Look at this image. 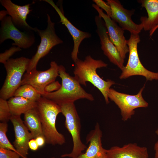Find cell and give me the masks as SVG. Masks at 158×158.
<instances>
[{
    "mask_svg": "<svg viewBox=\"0 0 158 158\" xmlns=\"http://www.w3.org/2000/svg\"><path fill=\"white\" fill-rule=\"evenodd\" d=\"M74 63V77L80 84L86 86L87 82H90L100 91L106 104L109 103L108 92L115 83L111 80H103L96 72L97 69L107 67L108 64L101 60L94 59L90 55L87 56L83 61L78 59Z\"/></svg>",
    "mask_w": 158,
    "mask_h": 158,
    "instance_id": "6da1fadb",
    "label": "cell"
},
{
    "mask_svg": "<svg viewBox=\"0 0 158 158\" xmlns=\"http://www.w3.org/2000/svg\"><path fill=\"white\" fill-rule=\"evenodd\" d=\"M36 109L40 117L46 143L53 145H62L66 142L64 135L56 129V120L61 113L59 105L41 97L37 102Z\"/></svg>",
    "mask_w": 158,
    "mask_h": 158,
    "instance_id": "7a4b0ae2",
    "label": "cell"
},
{
    "mask_svg": "<svg viewBox=\"0 0 158 158\" xmlns=\"http://www.w3.org/2000/svg\"><path fill=\"white\" fill-rule=\"evenodd\" d=\"M59 76L61 79L60 88L54 92L44 93L42 97L52 101L58 105L67 102H74L78 99L94 100L92 95L87 92L74 77L66 72L65 67L59 65Z\"/></svg>",
    "mask_w": 158,
    "mask_h": 158,
    "instance_id": "3957f363",
    "label": "cell"
},
{
    "mask_svg": "<svg viewBox=\"0 0 158 158\" xmlns=\"http://www.w3.org/2000/svg\"><path fill=\"white\" fill-rule=\"evenodd\" d=\"M59 105L61 113L65 117V126L71 136L73 145L70 153L63 154L61 157L75 158L87 148V146L83 143L81 139L80 119L74 102L64 103Z\"/></svg>",
    "mask_w": 158,
    "mask_h": 158,
    "instance_id": "277c9868",
    "label": "cell"
},
{
    "mask_svg": "<svg viewBox=\"0 0 158 158\" xmlns=\"http://www.w3.org/2000/svg\"><path fill=\"white\" fill-rule=\"evenodd\" d=\"M30 60V59L24 57L10 58L4 64L6 75L0 90V98L7 100L13 97L15 91L21 86Z\"/></svg>",
    "mask_w": 158,
    "mask_h": 158,
    "instance_id": "5b68a950",
    "label": "cell"
},
{
    "mask_svg": "<svg viewBox=\"0 0 158 158\" xmlns=\"http://www.w3.org/2000/svg\"><path fill=\"white\" fill-rule=\"evenodd\" d=\"M140 41L139 34H130L129 39L127 40L129 49V56L127 63L121 70L119 76L120 79H125L135 75L142 76L147 80H158V72L149 71L141 63L139 57L138 45Z\"/></svg>",
    "mask_w": 158,
    "mask_h": 158,
    "instance_id": "8992f818",
    "label": "cell"
},
{
    "mask_svg": "<svg viewBox=\"0 0 158 158\" xmlns=\"http://www.w3.org/2000/svg\"><path fill=\"white\" fill-rule=\"evenodd\" d=\"M54 27V23L52 22L50 16L47 14L46 28L44 30L37 29L36 32L41 38V42L36 53L30 59L27 72L37 69L40 59L47 54L54 46L63 43V41L57 35Z\"/></svg>",
    "mask_w": 158,
    "mask_h": 158,
    "instance_id": "52a82bcc",
    "label": "cell"
},
{
    "mask_svg": "<svg viewBox=\"0 0 158 158\" xmlns=\"http://www.w3.org/2000/svg\"><path fill=\"white\" fill-rule=\"evenodd\" d=\"M144 87L145 85L137 94L134 95L120 92L112 88L109 90L108 97L120 109L121 119L123 121L131 118L135 114V109L148 107V104L144 100L142 95Z\"/></svg>",
    "mask_w": 158,
    "mask_h": 158,
    "instance_id": "ba28073f",
    "label": "cell"
},
{
    "mask_svg": "<svg viewBox=\"0 0 158 158\" xmlns=\"http://www.w3.org/2000/svg\"><path fill=\"white\" fill-rule=\"evenodd\" d=\"M32 31L22 32L16 27L11 18L7 16L1 21L0 30V44L7 39L14 42L12 44L24 49L31 47L35 43V37Z\"/></svg>",
    "mask_w": 158,
    "mask_h": 158,
    "instance_id": "9c48e42d",
    "label": "cell"
},
{
    "mask_svg": "<svg viewBox=\"0 0 158 158\" xmlns=\"http://www.w3.org/2000/svg\"><path fill=\"white\" fill-rule=\"evenodd\" d=\"M59 65L55 61H52L49 68L44 71L37 69L23 75L21 85L28 84L33 87L41 95L45 93L44 88L50 83L55 81L59 76Z\"/></svg>",
    "mask_w": 158,
    "mask_h": 158,
    "instance_id": "30bf717a",
    "label": "cell"
},
{
    "mask_svg": "<svg viewBox=\"0 0 158 158\" xmlns=\"http://www.w3.org/2000/svg\"><path fill=\"white\" fill-rule=\"evenodd\" d=\"M95 21L96 32L100 40L101 48L109 61L122 70L124 60L122 58L117 48L110 40L105 23L99 15L96 16Z\"/></svg>",
    "mask_w": 158,
    "mask_h": 158,
    "instance_id": "8fae6325",
    "label": "cell"
},
{
    "mask_svg": "<svg viewBox=\"0 0 158 158\" xmlns=\"http://www.w3.org/2000/svg\"><path fill=\"white\" fill-rule=\"evenodd\" d=\"M111 10V18L124 30L129 31L130 34H138L143 29L142 23L137 24L131 18L134 11L129 10L124 8L120 2L116 0H107Z\"/></svg>",
    "mask_w": 158,
    "mask_h": 158,
    "instance_id": "7c38bea8",
    "label": "cell"
},
{
    "mask_svg": "<svg viewBox=\"0 0 158 158\" xmlns=\"http://www.w3.org/2000/svg\"><path fill=\"white\" fill-rule=\"evenodd\" d=\"M92 6L104 20L110 40L117 48L122 58L124 60L126 54L129 52V49L127 40L124 35V30L96 4H93Z\"/></svg>",
    "mask_w": 158,
    "mask_h": 158,
    "instance_id": "4fadbf2b",
    "label": "cell"
},
{
    "mask_svg": "<svg viewBox=\"0 0 158 158\" xmlns=\"http://www.w3.org/2000/svg\"><path fill=\"white\" fill-rule=\"evenodd\" d=\"M14 128L15 139L13 146L20 157L28 158V143L33 138L22 120L20 116L12 115L10 120Z\"/></svg>",
    "mask_w": 158,
    "mask_h": 158,
    "instance_id": "5bb4252c",
    "label": "cell"
},
{
    "mask_svg": "<svg viewBox=\"0 0 158 158\" xmlns=\"http://www.w3.org/2000/svg\"><path fill=\"white\" fill-rule=\"evenodd\" d=\"M102 133L99 124L97 123L93 129L87 134L86 138L88 147L85 153L75 158H109L106 149L102 145Z\"/></svg>",
    "mask_w": 158,
    "mask_h": 158,
    "instance_id": "9a60e30c",
    "label": "cell"
},
{
    "mask_svg": "<svg viewBox=\"0 0 158 158\" xmlns=\"http://www.w3.org/2000/svg\"><path fill=\"white\" fill-rule=\"evenodd\" d=\"M50 4L58 14L60 18V22L64 25L71 35L73 41V47L71 53L72 60L75 62L78 58V55L80 45L85 39L90 38L91 35L88 32L82 31L77 28L65 16L63 11L52 0H44Z\"/></svg>",
    "mask_w": 158,
    "mask_h": 158,
    "instance_id": "2e32d148",
    "label": "cell"
},
{
    "mask_svg": "<svg viewBox=\"0 0 158 158\" xmlns=\"http://www.w3.org/2000/svg\"><path fill=\"white\" fill-rule=\"evenodd\" d=\"M0 2L7 11L15 26L36 32L37 28L31 27L26 21L28 15L31 11L30 9L31 4L21 6L13 3L11 0H0Z\"/></svg>",
    "mask_w": 158,
    "mask_h": 158,
    "instance_id": "e0dca14e",
    "label": "cell"
},
{
    "mask_svg": "<svg viewBox=\"0 0 158 158\" xmlns=\"http://www.w3.org/2000/svg\"><path fill=\"white\" fill-rule=\"evenodd\" d=\"M109 158H148L147 148L136 143H129L122 147L114 146L106 149Z\"/></svg>",
    "mask_w": 158,
    "mask_h": 158,
    "instance_id": "ac0fdd59",
    "label": "cell"
},
{
    "mask_svg": "<svg viewBox=\"0 0 158 158\" xmlns=\"http://www.w3.org/2000/svg\"><path fill=\"white\" fill-rule=\"evenodd\" d=\"M138 2L146 9L148 16H142L140 21L145 31H150L158 25V0H140Z\"/></svg>",
    "mask_w": 158,
    "mask_h": 158,
    "instance_id": "d6986e66",
    "label": "cell"
},
{
    "mask_svg": "<svg viewBox=\"0 0 158 158\" xmlns=\"http://www.w3.org/2000/svg\"><path fill=\"white\" fill-rule=\"evenodd\" d=\"M8 103L12 115L20 116L29 110L36 108L37 102L20 97H12Z\"/></svg>",
    "mask_w": 158,
    "mask_h": 158,
    "instance_id": "ffe728a7",
    "label": "cell"
},
{
    "mask_svg": "<svg viewBox=\"0 0 158 158\" xmlns=\"http://www.w3.org/2000/svg\"><path fill=\"white\" fill-rule=\"evenodd\" d=\"M24 119L25 125L33 138L35 139L39 136H44L40 117L35 108L24 114Z\"/></svg>",
    "mask_w": 158,
    "mask_h": 158,
    "instance_id": "44dd1931",
    "label": "cell"
},
{
    "mask_svg": "<svg viewBox=\"0 0 158 158\" xmlns=\"http://www.w3.org/2000/svg\"><path fill=\"white\" fill-rule=\"evenodd\" d=\"M13 97H20L37 102L42 97L33 87L28 84L20 86L15 91Z\"/></svg>",
    "mask_w": 158,
    "mask_h": 158,
    "instance_id": "7402d4cb",
    "label": "cell"
},
{
    "mask_svg": "<svg viewBox=\"0 0 158 158\" xmlns=\"http://www.w3.org/2000/svg\"><path fill=\"white\" fill-rule=\"evenodd\" d=\"M8 127L7 123H0V147L12 150L18 153L14 146L11 143L7 137L6 133L8 130Z\"/></svg>",
    "mask_w": 158,
    "mask_h": 158,
    "instance_id": "603a6c76",
    "label": "cell"
},
{
    "mask_svg": "<svg viewBox=\"0 0 158 158\" xmlns=\"http://www.w3.org/2000/svg\"><path fill=\"white\" fill-rule=\"evenodd\" d=\"M12 115L7 100L0 98V121L7 123L10 120Z\"/></svg>",
    "mask_w": 158,
    "mask_h": 158,
    "instance_id": "cb8c5ba5",
    "label": "cell"
},
{
    "mask_svg": "<svg viewBox=\"0 0 158 158\" xmlns=\"http://www.w3.org/2000/svg\"><path fill=\"white\" fill-rule=\"evenodd\" d=\"M21 50V48L18 47L13 46L11 47L4 52L0 53V63L4 64L15 53Z\"/></svg>",
    "mask_w": 158,
    "mask_h": 158,
    "instance_id": "d4e9b609",
    "label": "cell"
},
{
    "mask_svg": "<svg viewBox=\"0 0 158 158\" xmlns=\"http://www.w3.org/2000/svg\"><path fill=\"white\" fill-rule=\"evenodd\" d=\"M20 157L15 151L0 147V158H20Z\"/></svg>",
    "mask_w": 158,
    "mask_h": 158,
    "instance_id": "484cf974",
    "label": "cell"
},
{
    "mask_svg": "<svg viewBox=\"0 0 158 158\" xmlns=\"http://www.w3.org/2000/svg\"><path fill=\"white\" fill-rule=\"evenodd\" d=\"M92 1L99 8L105 11L107 14L111 18V8L107 2L102 0H93Z\"/></svg>",
    "mask_w": 158,
    "mask_h": 158,
    "instance_id": "4316f807",
    "label": "cell"
},
{
    "mask_svg": "<svg viewBox=\"0 0 158 158\" xmlns=\"http://www.w3.org/2000/svg\"><path fill=\"white\" fill-rule=\"evenodd\" d=\"M60 84L58 81H54L48 85L44 88L45 92L50 93L58 90L61 87Z\"/></svg>",
    "mask_w": 158,
    "mask_h": 158,
    "instance_id": "83f0119b",
    "label": "cell"
},
{
    "mask_svg": "<svg viewBox=\"0 0 158 158\" xmlns=\"http://www.w3.org/2000/svg\"><path fill=\"white\" fill-rule=\"evenodd\" d=\"M28 146L29 148L33 151L37 150L39 147L35 139L34 138L30 140L28 143Z\"/></svg>",
    "mask_w": 158,
    "mask_h": 158,
    "instance_id": "f1b7e54d",
    "label": "cell"
},
{
    "mask_svg": "<svg viewBox=\"0 0 158 158\" xmlns=\"http://www.w3.org/2000/svg\"><path fill=\"white\" fill-rule=\"evenodd\" d=\"M35 139L39 147L43 146L46 143L45 139L43 136H39L35 138Z\"/></svg>",
    "mask_w": 158,
    "mask_h": 158,
    "instance_id": "f546056e",
    "label": "cell"
},
{
    "mask_svg": "<svg viewBox=\"0 0 158 158\" xmlns=\"http://www.w3.org/2000/svg\"><path fill=\"white\" fill-rule=\"evenodd\" d=\"M155 133L158 136V128L156 130ZM154 150L155 152L154 158H158V141L154 145Z\"/></svg>",
    "mask_w": 158,
    "mask_h": 158,
    "instance_id": "4dcf8cb0",
    "label": "cell"
},
{
    "mask_svg": "<svg viewBox=\"0 0 158 158\" xmlns=\"http://www.w3.org/2000/svg\"><path fill=\"white\" fill-rule=\"evenodd\" d=\"M8 15V13L6 10H3L0 11V20L1 21L7 15Z\"/></svg>",
    "mask_w": 158,
    "mask_h": 158,
    "instance_id": "1f68e13d",
    "label": "cell"
},
{
    "mask_svg": "<svg viewBox=\"0 0 158 158\" xmlns=\"http://www.w3.org/2000/svg\"><path fill=\"white\" fill-rule=\"evenodd\" d=\"M158 28V25L156 26L153 29L150 31V36L151 37L153 34L154 33L155 31Z\"/></svg>",
    "mask_w": 158,
    "mask_h": 158,
    "instance_id": "d6a6232c",
    "label": "cell"
},
{
    "mask_svg": "<svg viewBox=\"0 0 158 158\" xmlns=\"http://www.w3.org/2000/svg\"><path fill=\"white\" fill-rule=\"evenodd\" d=\"M54 158V157H52V158Z\"/></svg>",
    "mask_w": 158,
    "mask_h": 158,
    "instance_id": "836d02e7",
    "label": "cell"
}]
</instances>
